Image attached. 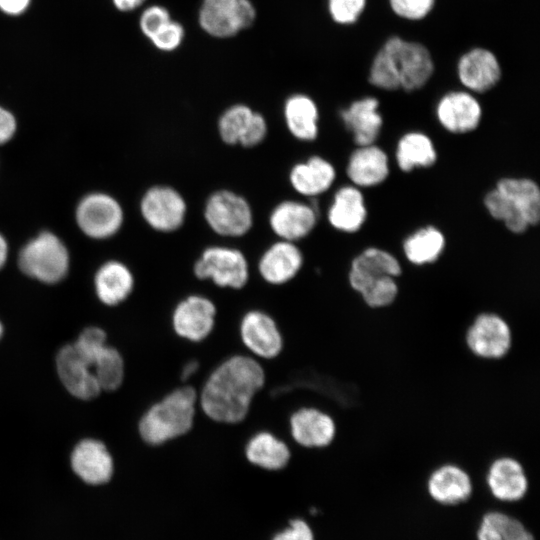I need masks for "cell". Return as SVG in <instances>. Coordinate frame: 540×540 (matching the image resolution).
I'll use <instances>...</instances> for the list:
<instances>
[{
	"mask_svg": "<svg viewBox=\"0 0 540 540\" xmlns=\"http://www.w3.org/2000/svg\"><path fill=\"white\" fill-rule=\"evenodd\" d=\"M366 217L364 197L358 187L343 186L335 192L327 212L328 222L334 229L346 233L357 232Z\"/></svg>",
	"mask_w": 540,
	"mask_h": 540,
	"instance_id": "obj_25",
	"label": "cell"
},
{
	"mask_svg": "<svg viewBox=\"0 0 540 540\" xmlns=\"http://www.w3.org/2000/svg\"><path fill=\"white\" fill-rule=\"evenodd\" d=\"M239 337L243 346L255 357L271 360L277 358L284 348L283 335L267 312L253 309L247 311L239 323Z\"/></svg>",
	"mask_w": 540,
	"mask_h": 540,
	"instance_id": "obj_11",
	"label": "cell"
},
{
	"mask_svg": "<svg viewBox=\"0 0 540 540\" xmlns=\"http://www.w3.org/2000/svg\"><path fill=\"white\" fill-rule=\"evenodd\" d=\"M184 35L185 30L182 24L171 19L149 40L158 50L171 52L182 44Z\"/></svg>",
	"mask_w": 540,
	"mask_h": 540,
	"instance_id": "obj_39",
	"label": "cell"
},
{
	"mask_svg": "<svg viewBox=\"0 0 540 540\" xmlns=\"http://www.w3.org/2000/svg\"><path fill=\"white\" fill-rule=\"evenodd\" d=\"M123 217L120 204L102 193L85 197L76 212L79 227L93 238H107L115 234L123 223Z\"/></svg>",
	"mask_w": 540,
	"mask_h": 540,
	"instance_id": "obj_12",
	"label": "cell"
},
{
	"mask_svg": "<svg viewBox=\"0 0 540 540\" xmlns=\"http://www.w3.org/2000/svg\"><path fill=\"white\" fill-rule=\"evenodd\" d=\"M402 273V266L394 255L380 248L369 247L353 258L347 280L350 288L361 295L382 277L398 279Z\"/></svg>",
	"mask_w": 540,
	"mask_h": 540,
	"instance_id": "obj_16",
	"label": "cell"
},
{
	"mask_svg": "<svg viewBox=\"0 0 540 540\" xmlns=\"http://www.w3.org/2000/svg\"><path fill=\"white\" fill-rule=\"evenodd\" d=\"M477 537L478 540H534L519 520L499 511L484 515Z\"/></svg>",
	"mask_w": 540,
	"mask_h": 540,
	"instance_id": "obj_34",
	"label": "cell"
},
{
	"mask_svg": "<svg viewBox=\"0 0 540 540\" xmlns=\"http://www.w3.org/2000/svg\"><path fill=\"white\" fill-rule=\"evenodd\" d=\"M396 160L403 172L414 168H428L435 164L437 152L429 136L422 132L404 134L397 143Z\"/></svg>",
	"mask_w": 540,
	"mask_h": 540,
	"instance_id": "obj_31",
	"label": "cell"
},
{
	"mask_svg": "<svg viewBox=\"0 0 540 540\" xmlns=\"http://www.w3.org/2000/svg\"><path fill=\"white\" fill-rule=\"evenodd\" d=\"M445 247L443 233L434 226H426L408 236L403 243L407 260L417 266L436 262Z\"/></svg>",
	"mask_w": 540,
	"mask_h": 540,
	"instance_id": "obj_32",
	"label": "cell"
},
{
	"mask_svg": "<svg viewBox=\"0 0 540 540\" xmlns=\"http://www.w3.org/2000/svg\"><path fill=\"white\" fill-rule=\"evenodd\" d=\"M335 178L336 171L332 163L318 155L294 164L288 174L293 190L301 196L310 198L329 190Z\"/></svg>",
	"mask_w": 540,
	"mask_h": 540,
	"instance_id": "obj_22",
	"label": "cell"
},
{
	"mask_svg": "<svg viewBox=\"0 0 540 540\" xmlns=\"http://www.w3.org/2000/svg\"><path fill=\"white\" fill-rule=\"evenodd\" d=\"M56 366L63 385L75 397L87 400L101 391L90 364L73 344L61 348L56 358Z\"/></svg>",
	"mask_w": 540,
	"mask_h": 540,
	"instance_id": "obj_21",
	"label": "cell"
},
{
	"mask_svg": "<svg viewBox=\"0 0 540 540\" xmlns=\"http://www.w3.org/2000/svg\"><path fill=\"white\" fill-rule=\"evenodd\" d=\"M2 334H3V326H2V324L0 322V338H1Z\"/></svg>",
	"mask_w": 540,
	"mask_h": 540,
	"instance_id": "obj_49",
	"label": "cell"
},
{
	"mask_svg": "<svg viewBox=\"0 0 540 540\" xmlns=\"http://www.w3.org/2000/svg\"><path fill=\"white\" fill-rule=\"evenodd\" d=\"M346 174L356 187H373L389 175L386 153L374 144L358 146L349 157Z\"/></svg>",
	"mask_w": 540,
	"mask_h": 540,
	"instance_id": "obj_23",
	"label": "cell"
},
{
	"mask_svg": "<svg viewBox=\"0 0 540 540\" xmlns=\"http://www.w3.org/2000/svg\"><path fill=\"white\" fill-rule=\"evenodd\" d=\"M426 489L435 502L450 506L468 501L474 491L468 472L455 463L433 469L426 480Z\"/></svg>",
	"mask_w": 540,
	"mask_h": 540,
	"instance_id": "obj_18",
	"label": "cell"
},
{
	"mask_svg": "<svg viewBox=\"0 0 540 540\" xmlns=\"http://www.w3.org/2000/svg\"><path fill=\"white\" fill-rule=\"evenodd\" d=\"M365 7V0H328V9L333 20L350 24L357 20Z\"/></svg>",
	"mask_w": 540,
	"mask_h": 540,
	"instance_id": "obj_40",
	"label": "cell"
},
{
	"mask_svg": "<svg viewBox=\"0 0 540 540\" xmlns=\"http://www.w3.org/2000/svg\"><path fill=\"white\" fill-rule=\"evenodd\" d=\"M171 15L167 8L161 5H151L143 10L139 26L141 32L147 39H151L159 32L170 20Z\"/></svg>",
	"mask_w": 540,
	"mask_h": 540,
	"instance_id": "obj_38",
	"label": "cell"
},
{
	"mask_svg": "<svg viewBox=\"0 0 540 540\" xmlns=\"http://www.w3.org/2000/svg\"><path fill=\"white\" fill-rule=\"evenodd\" d=\"M393 11L404 18L417 20L425 17L434 5V0H390Z\"/></svg>",
	"mask_w": 540,
	"mask_h": 540,
	"instance_id": "obj_41",
	"label": "cell"
},
{
	"mask_svg": "<svg viewBox=\"0 0 540 540\" xmlns=\"http://www.w3.org/2000/svg\"><path fill=\"white\" fill-rule=\"evenodd\" d=\"M268 135V123L266 118L258 111L255 112L253 121L240 142L243 148H253L260 145Z\"/></svg>",
	"mask_w": 540,
	"mask_h": 540,
	"instance_id": "obj_42",
	"label": "cell"
},
{
	"mask_svg": "<svg viewBox=\"0 0 540 540\" xmlns=\"http://www.w3.org/2000/svg\"><path fill=\"white\" fill-rule=\"evenodd\" d=\"M272 540H314L309 525L302 519L290 521L289 527L277 533Z\"/></svg>",
	"mask_w": 540,
	"mask_h": 540,
	"instance_id": "obj_43",
	"label": "cell"
},
{
	"mask_svg": "<svg viewBox=\"0 0 540 540\" xmlns=\"http://www.w3.org/2000/svg\"><path fill=\"white\" fill-rule=\"evenodd\" d=\"M247 461L261 469L278 471L285 468L290 459L289 446L270 431H258L245 444Z\"/></svg>",
	"mask_w": 540,
	"mask_h": 540,
	"instance_id": "obj_28",
	"label": "cell"
},
{
	"mask_svg": "<svg viewBox=\"0 0 540 540\" xmlns=\"http://www.w3.org/2000/svg\"><path fill=\"white\" fill-rule=\"evenodd\" d=\"M398 292L397 279L384 276L374 282L360 296L369 308L378 309L391 305L395 301Z\"/></svg>",
	"mask_w": 540,
	"mask_h": 540,
	"instance_id": "obj_37",
	"label": "cell"
},
{
	"mask_svg": "<svg viewBox=\"0 0 540 540\" xmlns=\"http://www.w3.org/2000/svg\"><path fill=\"white\" fill-rule=\"evenodd\" d=\"M432 73L433 62L423 45L392 37L376 55L369 81L384 90L414 91L423 87Z\"/></svg>",
	"mask_w": 540,
	"mask_h": 540,
	"instance_id": "obj_2",
	"label": "cell"
},
{
	"mask_svg": "<svg viewBox=\"0 0 540 540\" xmlns=\"http://www.w3.org/2000/svg\"><path fill=\"white\" fill-rule=\"evenodd\" d=\"M73 472L89 485H102L110 481L114 463L107 447L98 440L80 441L71 453Z\"/></svg>",
	"mask_w": 540,
	"mask_h": 540,
	"instance_id": "obj_19",
	"label": "cell"
},
{
	"mask_svg": "<svg viewBox=\"0 0 540 540\" xmlns=\"http://www.w3.org/2000/svg\"><path fill=\"white\" fill-rule=\"evenodd\" d=\"M461 83L474 92H485L499 81L501 69L495 55L482 48L464 54L458 64Z\"/></svg>",
	"mask_w": 540,
	"mask_h": 540,
	"instance_id": "obj_24",
	"label": "cell"
},
{
	"mask_svg": "<svg viewBox=\"0 0 540 540\" xmlns=\"http://www.w3.org/2000/svg\"><path fill=\"white\" fill-rule=\"evenodd\" d=\"M485 484L491 495L502 502L520 501L529 490L523 465L511 456H500L490 463Z\"/></svg>",
	"mask_w": 540,
	"mask_h": 540,
	"instance_id": "obj_17",
	"label": "cell"
},
{
	"mask_svg": "<svg viewBox=\"0 0 540 540\" xmlns=\"http://www.w3.org/2000/svg\"><path fill=\"white\" fill-rule=\"evenodd\" d=\"M140 211L145 222L153 230L172 233L184 225L188 205L181 192L174 187L155 185L142 196Z\"/></svg>",
	"mask_w": 540,
	"mask_h": 540,
	"instance_id": "obj_8",
	"label": "cell"
},
{
	"mask_svg": "<svg viewBox=\"0 0 540 540\" xmlns=\"http://www.w3.org/2000/svg\"><path fill=\"white\" fill-rule=\"evenodd\" d=\"M199 370V363L196 359L187 361L181 369L180 379L182 382L188 381Z\"/></svg>",
	"mask_w": 540,
	"mask_h": 540,
	"instance_id": "obj_46",
	"label": "cell"
},
{
	"mask_svg": "<svg viewBox=\"0 0 540 540\" xmlns=\"http://www.w3.org/2000/svg\"><path fill=\"white\" fill-rule=\"evenodd\" d=\"M217 316L215 303L205 295L190 294L173 308L171 326L181 339L199 343L214 330Z\"/></svg>",
	"mask_w": 540,
	"mask_h": 540,
	"instance_id": "obj_9",
	"label": "cell"
},
{
	"mask_svg": "<svg viewBox=\"0 0 540 540\" xmlns=\"http://www.w3.org/2000/svg\"><path fill=\"white\" fill-rule=\"evenodd\" d=\"M265 382V370L255 358L232 355L206 378L198 393V407L215 423L238 424L249 414L252 401Z\"/></svg>",
	"mask_w": 540,
	"mask_h": 540,
	"instance_id": "obj_1",
	"label": "cell"
},
{
	"mask_svg": "<svg viewBox=\"0 0 540 540\" xmlns=\"http://www.w3.org/2000/svg\"><path fill=\"white\" fill-rule=\"evenodd\" d=\"M146 0H112L116 9L122 12L133 11L139 8Z\"/></svg>",
	"mask_w": 540,
	"mask_h": 540,
	"instance_id": "obj_47",
	"label": "cell"
},
{
	"mask_svg": "<svg viewBox=\"0 0 540 540\" xmlns=\"http://www.w3.org/2000/svg\"><path fill=\"white\" fill-rule=\"evenodd\" d=\"M303 264L304 256L297 243L278 239L261 254L257 271L267 284L281 286L292 281Z\"/></svg>",
	"mask_w": 540,
	"mask_h": 540,
	"instance_id": "obj_15",
	"label": "cell"
},
{
	"mask_svg": "<svg viewBox=\"0 0 540 540\" xmlns=\"http://www.w3.org/2000/svg\"><path fill=\"white\" fill-rule=\"evenodd\" d=\"M256 18L251 0H202L198 22L204 32L229 38L250 27Z\"/></svg>",
	"mask_w": 540,
	"mask_h": 540,
	"instance_id": "obj_7",
	"label": "cell"
},
{
	"mask_svg": "<svg viewBox=\"0 0 540 540\" xmlns=\"http://www.w3.org/2000/svg\"><path fill=\"white\" fill-rule=\"evenodd\" d=\"M31 0H0V10L10 16L23 14L29 7Z\"/></svg>",
	"mask_w": 540,
	"mask_h": 540,
	"instance_id": "obj_45",
	"label": "cell"
},
{
	"mask_svg": "<svg viewBox=\"0 0 540 540\" xmlns=\"http://www.w3.org/2000/svg\"><path fill=\"white\" fill-rule=\"evenodd\" d=\"M69 256L54 234L43 232L20 252L19 267L28 276L45 283L60 281L67 273Z\"/></svg>",
	"mask_w": 540,
	"mask_h": 540,
	"instance_id": "obj_6",
	"label": "cell"
},
{
	"mask_svg": "<svg viewBox=\"0 0 540 540\" xmlns=\"http://www.w3.org/2000/svg\"><path fill=\"white\" fill-rule=\"evenodd\" d=\"M468 349L486 360L503 358L511 347V330L507 322L492 312L479 313L466 331Z\"/></svg>",
	"mask_w": 540,
	"mask_h": 540,
	"instance_id": "obj_10",
	"label": "cell"
},
{
	"mask_svg": "<svg viewBox=\"0 0 540 540\" xmlns=\"http://www.w3.org/2000/svg\"><path fill=\"white\" fill-rule=\"evenodd\" d=\"M203 217L207 226L218 236L240 238L249 233L254 214L249 201L230 189H219L206 199Z\"/></svg>",
	"mask_w": 540,
	"mask_h": 540,
	"instance_id": "obj_4",
	"label": "cell"
},
{
	"mask_svg": "<svg viewBox=\"0 0 540 540\" xmlns=\"http://www.w3.org/2000/svg\"><path fill=\"white\" fill-rule=\"evenodd\" d=\"M83 358L90 364L101 390L113 391L120 387L124 379V360L115 348L105 345L94 355Z\"/></svg>",
	"mask_w": 540,
	"mask_h": 540,
	"instance_id": "obj_33",
	"label": "cell"
},
{
	"mask_svg": "<svg viewBox=\"0 0 540 540\" xmlns=\"http://www.w3.org/2000/svg\"><path fill=\"white\" fill-rule=\"evenodd\" d=\"M436 114L444 129L454 134H465L478 127L482 109L477 99L470 93L454 91L440 99Z\"/></svg>",
	"mask_w": 540,
	"mask_h": 540,
	"instance_id": "obj_20",
	"label": "cell"
},
{
	"mask_svg": "<svg viewBox=\"0 0 540 540\" xmlns=\"http://www.w3.org/2000/svg\"><path fill=\"white\" fill-rule=\"evenodd\" d=\"M317 211L316 205L286 199L270 211L269 227L278 239L297 243L314 230L318 220Z\"/></svg>",
	"mask_w": 540,
	"mask_h": 540,
	"instance_id": "obj_13",
	"label": "cell"
},
{
	"mask_svg": "<svg viewBox=\"0 0 540 540\" xmlns=\"http://www.w3.org/2000/svg\"><path fill=\"white\" fill-rule=\"evenodd\" d=\"M7 243L3 236L0 234V268L4 265L7 258Z\"/></svg>",
	"mask_w": 540,
	"mask_h": 540,
	"instance_id": "obj_48",
	"label": "cell"
},
{
	"mask_svg": "<svg viewBox=\"0 0 540 540\" xmlns=\"http://www.w3.org/2000/svg\"><path fill=\"white\" fill-rule=\"evenodd\" d=\"M484 205L489 214L494 219L502 221L509 231L521 234L528 229L529 224L522 213L510 199L496 188L485 195Z\"/></svg>",
	"mask_w": 540,
	"mask_h": 540,
	"instance_id": "obj_36",
	"label": "cell"
},
{
	"mask_svg": "<svg viewBox=\"0 0 540 540\" xmlns=\"http://www.w3.org/2000/svg\"><path fill=\"white\" fill-rule=\"evenodd\" d=\"M134 287V277L130 269L118 261L105 263L95 276V289L99 299L106 305L123 302Z\"/></svg>",
	"mask_w": 540,
	"mask_h": 540,
	"instance_id": "obj_29",
	"label": "cell"
},
{
	"mask_svg": "<svg viewBox=\"0 0 540 540\" xmlns=\"http://www.w3.org/2000/svg\"><path fill=\"white\" fill-rule=\"evenodd\" d=\"M198 392L183 385L165 394L142 415L138 430L142 440L160 446L187 435L195 424Z\"/></svg>",
	"mask_w": 540,
	"mask_h": 540,
	"instance_id": "obj_3",
	"label": "cell"
},
{
	"mask_svg": "<svg viewBox=\"0 0 540 540\" xmlns=\"http://www.w3.org/2000/svg\"><path fill=\"white\" fill-rule=\"evenodd\" d=\"M193 274L199 280H209L219 288L239 290L250 277L249 262L245 254L231 246L206 247L193 264Z\"/></svg>",
	"mask_w": 540,
	"mask_h": 540,
	"instance_id": "obj_5",
	"label": "cell"
},
{
	"mask_svg": "<svg viewBox=\"0 0 540 540\" xmlns=\"http://www.w3.org/2000/svg\"><path fill=\"white\" fill-rule=\"evenodd\" d=\"M283 116L290 135L298 141H314L319 133V111L314 100L308 95H290L284 103Z\"/></svg>",
	"mask_w": 540,
	"mask_h": 540,
	"instance_id": "obj_27",
	"label": "cell"
},
{
	"mask_svg": "<svg viewBox=\"0 0 540 540\" xmlns=\"http://www.w3.org/2000/svg\"><path fill=\"white\" fill-rule=\"evenodd\" d=\"M16 130V120L11 112L0 106V144L9 141Z\"/></svg>",
	"mask_w": 540,
	"mask_h": 540,
	"instance_id": "obj_44",
	"label": "cell"
},
{
	"mask_svg": "<svg viewBox=\"0 0 540 540\" xmlns=\"http://www.w3.org/2000/svg\"><path fill=\"white\" fill-rule=\"evenodd\" d=\"M255 110L243 103L226 108L217 121V131L221 141L227 145H239L249 129Z\"/></svg>",
	"mask_w": 540,
	"mask_h": 540,
	"instance_id": "obj_35",
	"label": "cell"
},
{
	"mask_svg": "<svg viewBox=\"0 0 540 540\" xmlns=\"http://www.w3.org/2000/svg\"><path fill=\"white\" fill-rule=\"evenodd\" d=\"M293 441L304 449L329 446L336 434L335 421L330 414L315 406H302L289 418Z\"/></svg>",
	"mask_w": 540,
	"mask_h": 540,
	"instance_id": "obj_14",
	"label": "cell"
},
{
	"mask_svg": "<svg viewBox=\"0 0 540 540\" xmlns=\"http://www.w3.org/2000/svg\"><path fill=\"white\" fill-rule=\"evenodd\" d=\"M495 188L510 199L522 213L529 226L540 220V189L537 183L528 178H501Z\"/></svg>",
	"mask_w": 540,
	"mask_h": 540,
	"instance_id": "obj_30",
	"label": "cell"
},
{
	"mask_svg": "<svg viewBox=\"0 0 540 540\" xmlns=\"http://www.w3.org/2000/svg\"><path fill=\"white\" fill-rule=\"evenodd\" d=\"M379 102L372 97L354 101L340 112L345 127L352 133L358 146L374 144L383 123L378 112Z\"/></svg>",
	"mask_w": 540,
	"mask_h": 540,
	"instance_id": "obj_26",
	"label": "cell"
}]
</instances>
